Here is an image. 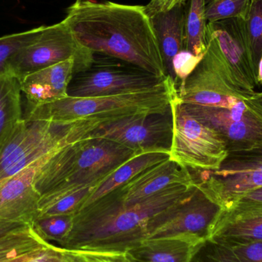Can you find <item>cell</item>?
<instances>
[{
  "instance_id": "1",
  "label": "cell",
  "mask_w": 262,
  "mask_h": 262,
  "mask_svg": "<svg viewBox=\"0 0 262 262\" xmlns=\"http://www.w3.org/2000/svg\"><path fill=\"white\" fill-rule=\"evenodd\" d=\"M75 38L94 53L169 77L145 6L76 0L62 20Z\"/></svg>"
},
{
  "instance_id": "2",
  "label": "cell",
  "mask_w": 262,
  "mask_h": 262,
  "mask_svg": "<svg viewBox=\"0 0 262 262\" xmlns=\"http://www.w3.org/2000/svg\"><path fill=\"white\" fill-rule=\"evenodd\" d=\"M196 185H174L133 204L117 189L74 215L73 226L60 247L129 251L146 239L156 217L189 196Z\"/></svg>"
},
{
  "instance_id": "3",
  "label": "cell",
  "mask_w": 262,
  "mask_h": 262,
  "mask_svg": "<svg viewBox=\"0 0 262 262\" xmlns=\"http://www.w3.org/2000/svg\"><path fill=\"white\" fill-rule=\"evenodd\" d=\"M177 95L175 82L168 77L154 89L134 93L87 98L68 96L38 105L28 104L23 119L64 125L89 121L101 127L134 117L170 114L171 102Z\"/></svg>"
},
{
  "instance_id": "4",
  "label": "cell",
  "mask_w": 262,
  "mask_h": 262,
  "mask_svg": "<svg viewBox=\"0 0 262 262\" xmlns=\"http://www.w3.org/2000/svg\"><path fill=\"white\" fill-rule=\"evenodd\" d=\"M136 155L129 148L101 137H89L57 151L37 171L35 187L40 195L102 181Z\"/></svg>"
},
{
  "instance_id": "5",
  "label": "cell",
  "mask_w": 262,
  "mask_h": 262,
  "mask_svg": "<svg viewBox=\"0 0 262 262\" xmlns=\"http://www.w3.org/2000/svg\"><path fill=\"white\" fill-rule=\"evenodd\" d=\"M98 127L80 121L60 124L23 119L0 150V183L37 160L90 136Z\"/></svg>"
},
{
  "instance_id": "6",
  "label": "cell",
  "mask_w": 262,
  "mask_h": 262,
  "mask_svg": "<svg viewBox=\"0 0 262 262\" xmlns=\"http://www.w3.org/2000/svg\"><path fill=\"white\" fill-rule=\"evenodd\" d=\"M190 171L195 184L228 210L242 197L262 188V146L229 151L214 170Z\"/></svg>"
},
{
  "instance_id": "7",
  "label": "cell",
  "mask_w": 262,
  "mask_h": 262,
  "mask_svg": "<svg viewBox=\"0 0 262 262\" xmlns=\"http://www.w3.org/2000/svg\"><path fill=\"white\" fill-rule=\"evenodd\" d=\"M172 137L169 159L190 170H214L227 155L226 144L213 129L185 108L178 96L171 102Z\"/></svg>"
},
{
  "instance_id": "8",
  "label": "cell",
  "mask_w": 262,
  "mask_h": 262,
  "mask_svg": "<svg viewBox=\"0 0 262 262\" xmlns=\"http://www.w3.org/2000/svg\"><path fill=\"white\" fill-rule=\"evenodd\" d=\"M166 78L118 58L95 53L90 69L74 75L68 95L87 98L134 93L154 89Z\"/></svg>"
},
{
  "instance_id": "9",
  "label": "cell",
  "mask_w": 262,
  "mask_h": 262,
  "mask_svg": "<svg viewBox=\"0 0 262 262\" xmlns=\"http://www.w3.org/2000/svg\"><path fill=\"white\" fill-rule=\"evenodd\" d=\"M74 59L75 74L90 69L95 53L81 44L66 23L45 26L39 35L21 49L11 62L12 76L20 78L66 60Z\"/></svg>"
},
{
  "instance_id": "10",
  "label": "cell",
  "mask_w": 262,
  "mask_h": 262,
  "mask_svg": "<svg viewBox=\"0 0 262 262\" xmlns=\"http://www.w3.org/2000/svg\"><path fill=\"white\" fill-rule=\"evenodd\" d=\"M207 49L203 59L183 85L177 88L180 102L205 107H229L249 98L234 84L222 58L216 40L206 32Z\"/></svg>"
},
{
  "instance_id": "11",
  "label": "cell",
  "mask_w": 262,
  "mask_h": 262,
  "mask_svg": "<svg viewBox=\"0 0 262 262\" xmlns=\"http://www.w3.org/2000/svg\"><path fill=\"white\" fill-rule=\"evenodd\" d=\"M183 105L220 136L228 152L262 146V108L251 97L241 98L229 107Z\"/></svg>"
},
{
  "instance_id": "12",
  "label": "cell",
  "mask_w": 262,
  "mask_h": 262,
  "mask_svg": "<svg viewBox=\"0 0 262 262\" xmlns=\"http://www.w3.org/2000/svg\"><path fill=\"white\" fill-rule=\"evenodd\" d=\"M223 210L196 185L189 196L154 219L147 238L186 233L208 239Z\"/></svg>"
},
{
  "instance_id": "13",
  "label": "cell",
  "mask_w": 262,
  "mask_h": 262,
  "mask_svg": "<svg viewBox=\"0 0 262 262\" xmlns=\"http://www.w3.org/2000/svg\"><path fill=\"white\" fill-rule=\"evenodd\" d=\"M172 112L134 117L97 129L90 137H101L123 145L136 154H169L172 137Z\"/></svg>"
},
{
  "instance_id": "14",
  "label": "cell",
  "mask_w": 262,
  "mask_h": 262,
  "mask_svg": "<svg viewBox=\"0 0 262 262\" xmlns=\"http://www.w3.org/2000/svg\"><path fill=\"white\" fill-rule=\"evenodd\" d=\"M207 32L216 40L225 66L235 85L248 96L258 87L245 18L208 23Z\"/></svg>"
},
{
  "instance_id": "15",
  "label": "cell",
  "mask_w": 262,
  "mask_h": 262,
  "mask_svg": "<svg viewBox=\"0 0 262 262\" xmlns=\"http://www.w3.org/2000/svg\"><path fill=\"white\" fill-rule=\"evenodd\" d=\"M56 152L37 160L0 183V220L35 223L41 198L35 187V175Z\"/></svg>"
},
{
  "instance_id": "16",
  "label": "cell",
  "mask_w": 262,
  "mask_h": 262,
  "mask_svg": "<svg viewBox=\"0 0 262 262\" xmlns=\"http://www.w3.org/2000/svg\"><path fill=\"white\" fill-rule=\"evenodd\" d=\"M174 185L195 183L189 169L168 159L145 169L117 191L124 203L133 204Z\"/></svg>"
},
{
  "instance_id": "17",
  "label": "cell",
  "mask_w": 262,
  "mask_h": 262,
  "mask_svg": "<svg viewBox=\"0 0 262 262\" xmlns=\"http://www.w3.org/2000/svg\"><path fill=\"white\" fill-rule=\"evenodd\" d=\"M75 75V60L69 59L18 78L21 92L32 105L46 104L69 96Z\"/></svg>"
},
{
  "instance_id": "18",
  "label": "cell",
  "mask_w": 262,
  "mask_h": 262,
  "mask_svg": "<svg viewBox=\"0 0 262 262\" xmlns=\"http://www.w3.org/2000/svg\"><path fill=\"white\" fill-rule=\"evenodd\" d=\"M209 238L230 248L262 242V209L223 210Z\"/></svg>"
},
{
  "instance_id": "19",
  "label": "cell",
  "mask_w": 262,
  "mask_h": 262,
  "mask_svg": "<svg viewBox=\"0 0 262 262\" xmlns=\"http://www.w3.org/2000/svg\"><path fill=\"white\" fill-rule=\"evenodd\" d=\"M186 6L185 2L166 11L154 10L145 6L158 41L166 72L173 81L172 59L177 53L185 49Z\"/></svg>"
},
{
  "instance_id": "20",
  "label": "cell",
  "mask_w": 262,
  "mask_h": 262,
  "mask_svg": "<svg viewBox=\"0 0 262 262\" xmlns=\"http://www.w3.org/2000/svg\"><path fill=\"white\" fill-rule=\"evenodd\" d=\"M205 241L192 234L146 238L127 251L134 262H191Z\"/></svg>"
},
{
  "instance_id": "21",
  "label": "cell",
  "mask_w": 262,
  "mask_h": 262,
  "mask_svg": "<svg viewBox=\"0 0 262 262\" xmlns=\"http://www.w3.org/2000/svg\"><path fill=\"white\" fill-rule=\"evenodd\" d=\"M58 247L26 223L0 235V262H38Z\"/></svg>"
},
{
  "instance_id": "22",
  "label": "cell",
  "mask_w": 262,
  "mask_h": 262,
  "mask_svg": "<svg viewBox=\"0 0 262 262\" xmlns=\"http://www.w3.org/2000/svg\"><path fill=\"white\" fill-rule=\"evenodd\" d=\"M169 157V154L162 152L136 154L107 176L84 202L81 209L124 186L145 169L168 160Z\"/></svg>"
},
{
  "instance_id": "23",
  "label": "cell",
  "mask_w": 262,
  "mask_h": 262,
  "mask_svg": "<svg viewBox=\"0 0 262 262\" xmlns=\"http://www.w3.org/2000/svg\"><path fill=\"white\" fill-rule=\"evenodd\" d=\"M101 182L64 188L41 195L35 221L54 215H75Z\"/></svg>"
},
{
  "instance_id": "24",
  "label": "cell",
  "mask_w": 262,
  "mask_h": 262,
  "mask_svg": "<svg viewBox=\"0 0 262 262\" xmlns=\"http://www.w3.org/2000/svg\"><path fill=\"white\" fill-rule=\"evenodd\" d=\"M21 89L15 77H0V150L15 126L23 119Z\"/></svg>"
},
{
  "instance_id": "25",
  "label": "cell",
  "mask_w": 262,
  "mask_h": 262,
  "mask_svg": "<svg viewBox=\"0 0 262 262\" xmlns=\"http://www.w3.org/2000/svg\"><path fill=\"white\" fill-rule=\"evenodd\" d=\"M206 0H189L185 20V49L197 56H204L207 49Z\"/></svg>"
},
{
  "instance_id": "26",
  "label": "cell",
  "mask_w": 262,
  "mask_h": 262,
  "mask_svg": "<svg viewBox=\"0 0 262 262\" xmlns=\"http://www.w3.org/2000/svg\"><path fill=\"white\" fill-rule=\"evenodd\" d=\"M45 26H39L19 33L0 37V77L12 76V60L21 49L32 43L41 34Z\"/></svg>"
},
{
  "instance_id": "27",
  "label": "cell",
  "mask_w": 262,
  "mask_h": 262,
  "mask_svg": "<svg viewBox=\"0 0 262 262\" xmlns=\"http://www.w3.org/2000/svg\"><path fill=\"white\" fill-rule=\"evenodd\" d=\"M245 21L257 75L258 61L262 55V0H251Z\"/></svg>"
},
{
  "instance_id": "28",
  "label": "cell",
  "mask_w": 262,
  "mask_h": 262,
  "mask_svg": "<svg viewBox=\"0 0 262 262\" xmlns=\"http://www.w3.org/2000/svg\"><path fill=\"white\" fill-rule=\"evenodd\" d=\"M251 0H208L205 8L207 23H216L229 18H245Z\"/></svg>"
},
{
  "instance_id": "29",
  "label": "cell",
  "mask_w": 262,
  "mask_h": 262,
  "mask_svg": "<svg viewBox=\"0 0 262 262\" xmlns=\"http://www.w3.org/2000/svg\"><path fill=\"white\" fill-rule=\"evenodd\" d=\"M62 262H134L127 251L64 249Z\"/></svg>"
},
{
  "instance_id": "30",
  "label": "cell",
  "mask_w": 262,
  "mask_h": 262,
  "mask_svg": "<svg viewBox=\"0 0 262 262\" xmlns=\"http://www.w3.org/2000/svg\"><path fill=\"white\" fill-rule=\"evenodd\" d=\"M74 215H54L35 222V227L48 241L64 243L73 226ZM51 243V242H50Z\"/></svg>"
},
{
  "instance_id": "31",
  "label": "cell",
  "mask_w": 262,
  "mask_h": 262,
  "mask_svg": "<svg viewBox=\"0 0 262 262\" xmlns=\"http://www.w3.org/2000/svg\"><path fill=\"white\" fill-rule=\"evenodd\" d=\"M191 262L242 261L232 248L208 238L199 246Z\"/></svg>"
},
{
  "instance_id": "32",
  "label": "cell",
  "mask_w": 262,
  "mask_h": 262,
  "mask_svg": "<svg viewBox=\"0 0 262 262\" xmlns=\"http://www.w3.org/2000/svg\"><path fill=\"white\" fill-rule=\"evenodd\" d=\"M203 56H197L189 51H180L172 61L173 79L177 89L184 84L188 77L196 69Z\"/></svg>"
},
{
  "instance_id": "33",
  "label": "cell",
  "mask_w": 262,
  "mask_h": 262,
  "mask_svg": "<svg viewBox=\"0 0 262 262\" xmlns=\"http://www.w3.org/2000/svg\"><path fill=\"white\" fill-rule=\"evenodd\" d=\"M242 262H262V242L232 248Z\"/></svg>"
},
{
  "instance_id": "34",
  "label": "cell",
  "mask_w": 262,
  "mask_h": 262,
  "mask_svg": "<svg viewBox=\"0 0 262 262\" xmlns=\"http://www.w3.org/2000/svg\"><path fill=\"white\" fill-rule=\"evenodd\" d=\"M262 209V188L249 192L242 197L232 208L229 209ZM229 210V209H228Z\"/></svg>"
},
{
  "instance_id": "35",
  "label": "cell",
  "mask_w": 262,
  "mask_h": 262,
  "mask_svg": "<svg viewBox=\"0 0 262 262\" xmlns=\"http://www.w3.org/2000/svg\"><path fill=\"white\" fill-rule=\"evenodd\" d=\"M186 1V0H150L149 4L146 6L154 10L166 11Z\"/></svg>"
},
{
  "instance_id": "36",
  "label": "cell",
  "mask_w": 262,
  "mask_h": 262,
  "mask_svg": "<svg viewBox=\"0 0 262 262\" xmlns=\"http://www.w3.org/2000/svg\"><path fill=\"white\" fill-rule=\"evenodd\" d=\"M23 224H26V223H21V222L0 220V235H4V234L10 232L12 229H15V228Z\"/></svg>"
},
{
  "instance_id": "37",
  "label": "cell",
  "mask_w": 262,
  "mask_h": 262,
  "mask_svg": "<svg viewBox=\"0 0 262 262\" xmlns=\"http://www.w3.org/2000/svg\"><path fill=\"white\" fill-rule=\"evenodd\" d=\"M257 82L258 86H262V55L258 61V68H257Z\"/></svg>"
},
{
  "instance_id": "38",
  "label": "cell",
  "mask_w": 262,
  "mask_h": 262,
  "mask_svg": "<svg viewBox=\"0 0 262 262\" xmlns=\"http://www.w3.org/2000/svg\"><path fill=\"white\" fill-rule=\"evenodd\" d=\"M251 99H252L254 102L258 104L262 108V92H255L252 96H251Z\"/></svg>"
}]
</instances>
